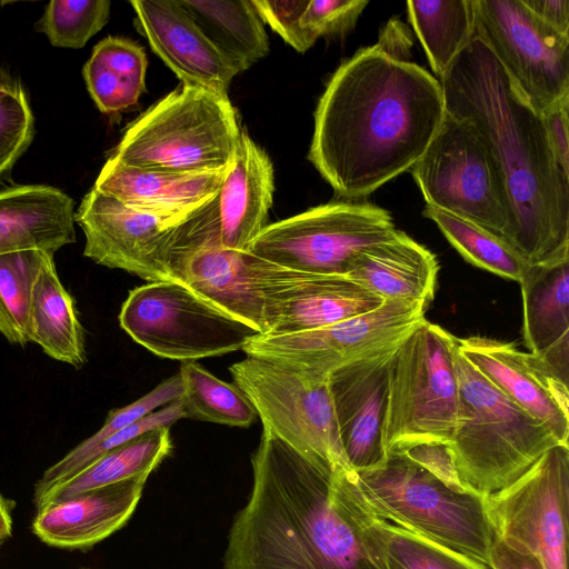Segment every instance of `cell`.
Here are the masks:
<instances>
[{"mask_svg":"<svg viewBox=\"0 0 569 569\" xmlns=\"http://www.w3.org/2000/svg\"><path fill=\"white\" fill-rule=\"evenodd\" d=\"M357 476L379 519L488 566L493 533L482 496L449 486L399 452Z\"/></svg>","mask_w":569,"mask_h":569,"instance_id":"obj_6","label":"cell"},{"mask_svg":"<svg viewBox=\"0 0 569 569\" xmlns=\"http://www.w3.org/2000/svg\"><path fill=\"white\" fill-rule=\"evenodd\" d=\"M390 212L362 201H333L267 224L248 251L308 273L346 276L365 249L390 238Z\"/></svg>","mask_w":569,"mask_h":569,"instance_id":"obj_10","label":"cell"},{"mask_svg":"<svg viewBox=\"0 0 569 569\" xmlns=\"http://www.w3.org/2000/svg\"><path fill=\"white\" fill-rule=\"evenodd\" d=\"M460 355L490 383L569 446L568 376L541 356L487 337L457 338Z\"/></svg>","mask_w":569,"mask_h":569,"instance_id":"obj_16","label":"cell"},{"mask_svg":"<svg viewBox=\"0 0 569 569\" xmlns=\"http://www.w3.org/2000/svg\"><path fill=\"white\" fill-rule=\"evenodd\" d=\"M483 502L495 538L536 556L546 569H567L569 446L552 447Z\"/></svg>","mask_w":569,"mask_h":569,"instance_id":"obj_13","label":"cell"},{"mask_svg":"<svg viewBox=\"0 0 569 569\" xmlns=\"http://www.w3.org/2000/svg\"><path fill=\"white\" fill-rule=\"evenodd\" d=\"M378 528L387 569H490L463 553L381 519Z\"/></svg>","mask_w":569,"mask_h":569,"instance_id":"obj_36","label":"cell"},{"mask_svg":"<svg viewBox=\"0 0 569 569\" xmlns=\"http://www.w3.org/2000/svg\"><path fill=\"white\" fill-rule=\"evenodd\" d=\"M410 171L426 206L450 212L502 239L508 222L505 194L485 144L466 120L446 112Z\"/></svg>","mask_w":569,"mask_h":569,"instance_id":"obj_11","label":"cell"},{"mask_svg":"<svg viewBox=\"0 0 569 569\" xmlns=\"http://www.w3.org/2000/svg\"><path fill=\"white\" fill-rule=\"evenodd\" d=\"M383 302L347 276L301 272L271 262L262 335L319 329L370 312Z\"/></svg>","mask_w":569,"mask_h":569,"instance_id":"obj_17","label":"cell"},{"mask_svg":"<svg viewBox=\"0 0 569 569\" xmlns=\"http://www.w3.org/2000/svg\"><path fill=\"white\" fill-rule=\"evenodd\" d=\"M475 34L540 114L569 100V36L541 22L521 0H473Z\"/></svg>","mask_w":569,"mask_h":569,"instance_id":"obj_14","label":"cell"},{"mask_svg":"<svg viewBox=\"0 0 569 569\" xmlns=\"http://www.w3.org/2000/svg\"><path fill=\"white\" fill-rule=\"evenodd\" d=\"M148 478L142 476L47 502L36 509L31 530L50 547L87 551L128 523Z\"/></svg>","mask_w":569,"mask_h":569,"instance_id":"obj_20","label":"cell"},{"mask_svg":"<svg viewBox=\"0 0 569 569\" xmlns=\"http://www.w3.org/2000/svg\"><path fill=\"white\" fill-rule=\"evenodd\" d=\"M12 505L0 493V540H4L12 532Z\"/></svg>","mask_w":569,"mask_h":569,"instance_id":"obj_46","label":"cell"},{"mask_svg":"<svg viewBox=\"0 0 569 569\" xmlns=\"http://www.w3.org/2000/svg\"><path fill=\"white\" fill-rule=\"evenodd\" d=\"M228 168L171 173L128 167L109 157L92 188L137 211L184 218L218 196Z\"/></svg>","mask_w":569,"mask_h":569,"instance_id":"obj_22","label":"cell"},{"mask_svg":"<svg viewBox=\"0 0 569 569\" xmlns=\"http://www.w3.org/2000/svg\"><path fill=\"white\" fill-rule=\"evenodd\" d=\"M110 8L109 0H52L34 30L43 33L53 47L79 49L108 23Z\"/></svg>","mask_w":569,"mask_h":569,"instance_id":"obj_37","label":"cell"},{"mask_svg":"<svg viewBox=\"0 0 569 569\" xmlns=\"http://www.w3.org/2000/svg\"><path fill=\"white\" fill-rule=\"evenodd\" d=\"M440 81L376 44L329 79L315 111L308 158L335 192L362 199L423 156L445 118Z\"/></svg>","mask_w":569,"mask_h":569,"instance_id":"obj_2","label":"cell"},{"mask_svg":"<svg viewBox=\"0 0 569 569\" xmlns=\"http://www.w3.org/2000/svg\"><path fill=\"white\" fill-rule=\"evenodd\" d=\"M432 220L451 246L473 266L519 282L526 264L500 238L450 212L426 206Z\"/></svg>","mask_w":569,"mask_h":569,"instance_id":"obj_33","label":"cell"},{"mask_svg":"<svg viewBox=\"0 0 569 569\" xmlns=\"http://www.w3.org/2000/svg\"><path fill=\"white\" fill-rule=\"evenodd\" d=\"M270 262L249 251L224 248L219 238L199 247L182 263L174 281L253 328L264 332V286Z\"/></svg>","mask_w":569,"mask_h":569,"instance_id":"obj_21","label":"cell"},{"mask_svg":"<svg viewBox=\"0 0 569 569\" xmlns=\"http://www.w3.org/2000/svg\"><path fill=\"white\" fill-rule=\"evenodd\" d=\"M53 254L44 252L33 284L28 340L50 358L81 369L87 361L86 333L76 301L58 276Z\"/></svg>","mask_w":569,"mask_h":569,"instance_id":"obj_26","label":"cell"},{"mask_svg":"<svg viewBox=\"0 0 569 569\" xmlns=\"http://www.w3.org/2000/svg\"><path fill=\"white\" fill-rule=\"evenodd\" d=\"M456 343L457 337L425 318L396 349L382 423L387 457L449 442L459 411Z\"/></svg>","mask_w":569,"mask_h":569,"instance_id":"obj_7","label":"cell"},{"mask_svg":"<svg viewBox=\"0 0 569 569\" xmlns=\"http://www.w3.org/2000/svg\"><path fill=\"white\" fill-rule=\"evenodd\" d=\"M148 60L131 40L102 39L82 69L92 100L101 112L112 113L136 104L146 90Z\"/></svg>","mask_w":569,"mask_h":569,"instance_id":"obj_30","label":"cell"},{"mask_svg":"<svg viewBox=\"0 0 569 569\" xmlns=\"http://www.w3.org/2000/svg\"><path fill=\"white\" fill-rule=\"evenodd\" d=\"M229 370L263 429L310 458L350 467L339 436L329 376L248 355Z\"/></svg>","mask_w":569,"mask_h":569,"instance_id":"obj_9","label":"cell"},{"mask_svg":"<svg viewBox=\"0 0 569 569\" xmlns=\"http://www.w3.org/2000/svg\"><path fill=\"white\" fill-rule=\"evenodd\" d=\"M182 418H186V415L179 398L178 400L111 435L88 450L74 451L71 449L60 460L46 469L42 476L37 480L33 489V505L37 506L51 487L78 473L102 455L138 438L143 433L159 428L170 427Z\"/></svg>","mask_w":569,"mask_h":569,"instance_id":"obj_35","label":"cell"},{"mask_svg":"<svg viewBox=\"0 0 569 569\" xmlns=\"http://www.w3.org/2000/svg\"><path fill=\"white\" fill-rule=\"evenodd\" d=\"M459 411L447 443L459 483L486 497L520 478L549 449L561 445L478 372L458 351ZM567 446V445H566Z\"/></svg>","mask_w":569,"mask_h":569,"instance_id":"obj_4","label":"cell"},{"mask_svg":"<svg viewBox=\"0 0 569 569\" xmlns=\"http://www.w3.org/2000/svg\"><path fill=\"white\" fill-rule=\"evenodd\" d=\"M79 569H98V568H91V567L81 566Z\"/></svg>","mask_w":569,"mask_h":569,"instance_id":"obj_47","label":"cell"},{"mask_svg":"<svg viewBox=\"0 0 569 569\" xmlns=\"http://www.w3.org/2000/svg\"><path fill=\"white\" fill-rule=\"evenodd\" d=\"M46 251L28 249L0 254V333L11 345L24 347L29 342L32 289Z\"/></svg>","mask_w":569,"mask_h":569,"instance_id":"obj_34","label":"cell"},{"mask_svg":"<svg viewBox=\"0 0 569 569\" xmlns=\"http://www.w3.org/2000/svg\"><path fill=\"white\" fill-rule=\"evenodd\" d=\"M367 4L365 0H309L300 22L316 40L342 36L356 26Z\"/></svg>","mask_w":569,"mask_h":569,"instance_id":"obj_40","label":"cell"},{"mask_svg":"<svg viewBox=\"0 0 569 569\" xmlns=\"http://www.w3.org/2000/svg\"><path fill=\"white\" fill-rule=\"evenodd\" d=\"M436 256L400 230L362 250L346 276L382 300L429 305L437 284Z\"/></svg>","mask_w":569,"mask_h":569,"instance_id":"obj_25","label":"cell"},{"mask_svg":"<svg viewBox=\"0 0 569 569\" xmlns=\"http://www.w3.org/2000/svg\"><path fill=\"white\" fill-rule=\"evenodd\" d=\"M541 116L555 158L569 176V100L558 103Z\"/></svg>","mask_w":569,"mask_h":569,"instance_id":"obj_42","label":"cell"},{"mask_svg":"<svg viewBox=\"0 0 569 569\" xmlns=\"http://www.w3.org/2000/svg\"><path fill=\"white\" fill-rule=\"evenodd\" d=\"M427 305L385 300L377 309L319 329L289 335H256L248 356L280 361L319 376L401 342L422 321Z\"/></svg>","mask_w":569,"mask_h":569,"instance_id":"obj_15","label":"cell"},{"mask_svg":"<svg viewBox=\"0 0 569 569\" xmlns=\"http://www.w3.org/2000/svg\"><path fill=\"white\" fill-rule=\"evenodd\" d=\"M240 134L228 94L182 84L132 121L110 157L143 170L216 171L232 163Z\"/></svg>","mask_w":569,"mask_h":569,"instance_id":"obj_5","label":"cell"},{"mask_svg":"<svg viewBox=\"0 0 569 569\" xmlns=\"http://www.w3.org/2000/svg\"><path fill=\"white\" fill-rule=\"evenodd\" d=\"M376 46L393 59L410 61L412 38L407 26L397 19L383 26Z\"/></svg>","mask_w":569,"mask_h":569,"instance_id":"obj_43","label":"cell"},{"mask_svg":"<svg viewBox=\"0 0 569 569\" xmlns=\"http://www.w3.org/2000/svg\"><path fill=\"white\" fill-rule=\"evenodd\" d=\"M239 72L269 53L264 23L251 0H178Z\"/></svg>","mask_w":569,"mask_h":569,"instance_id":"obj_28","label":"cell"},{"mask_svg":"<svg viewBox=\"0 0 569 569\" xmlns=\"http://www.w3.org/2000/svg\"><path fill=\"white\" fill-rule=\"evenodd\" d=\"M119 323L150 352L182 362L242 350L259 335L174 280L153 281L130 290L121 306Z\"/></svg>","mask_w":569,"mask_h":569,"instance_id":"obj_8","label":"cell"},{"mask_svg":"<svg viewBox=\"0 0 569 569\" xmlns=\"http://www.w3.org/2000/svg\"><path fill=\"white\" fill-rule=\"evenodd\" d=\"M34 133V117L22 86L0 80V180L27 151Z\"/></svg>","mask_w":569,"mask_h":569,"instance_id":"obj_38","label":"cell"},{"mask_svg":"<svg viewBox=\"0 0 569 569\" xmlns=\"http://www.w3.org/2000/svg\"><path fill=\"white\" fill-rule=\"evenodd\" d=\"M541 22L569 36V0H521Z\"/></svg>","mask_w":569,"mask_h":569,"instance_id":"obj_44","label":"cell"},{"mask_svg":"<svg viewBox=\"0 0 569 569\" xmlns=\"http://www.w3.org/2000/svg\"><path fill=\"white\" fill-rule=\"evenodd\" d=\"M199 211L184 218L154 216L92 188L74 212V222L84 234V257L153 282L170 280V271L197 226Z\"/></svg>","mask_w":569,"mask_h":569,"instance_id":"obj_12","label":"cell"},{"mask_svg":"<svg viewBox=\"0 0 569 569\" xmlns=\"http://www.w3.org/2000/svg\"><path fill=\"white\" fill-rule=\"evenodd\" d=\"M74 201L48 184L0 190V254L41 249L56 252L76 242Z\"/></svg>","mask_w":569,"mask_h":569,"instance_id":"obj_24","label":"cell"},{"mask_svg":"<svg viewBox=\"0 0 569 569\" xmlns=\"http://www.w3.org/2000/svg\"><path fill=\"white\" fill-rule=\"evenodd\" d=\"M400 345L371 352L329 373L341 445L350 467L356 471L385 463L382 442L389 368Z\"/></svg>","mask_w":569,"mask_h":569,"instance_id":"obj_18","label":"cell"},{"mask_svg":"<svg viewBox=\"0 0 569 569\" xmlns=\"http://www.w3.org/2000/svg\"><path fill=\"white\" fill-rule=\"evenodd\" d=\"M251 2L262 22L270 26L298 52H306L317 41L300 22L309 0H251Z\"/></svg>","mask_w":569,"mask_h":569,"instance_id":"obj_41","label":"cell"},{"mask_svg":"<svg viewBox=\"0 0 569 569\" xmlns=\"http://www.w3.org/2000/svg\"><path fill=\"white\" fill-rule=\"evenodd\" d=\"M488 567L490 569H546L536 556L519 552L495 537Z\"/></svg>","mask_w":569,"mask_h":569,"instance_id":"obj_45","label":"cell"},{"mask_svg":"<svg viewBox=\"0 0 569 569\" xmlns=\"http://www.w3.org/2000/svg\"><path fill=\"white\" fill-rule=\"evenodd\" d=\"M439 81L446 112L473 127L493 163L508 211L502 240L528 266L569 260V176L542 116L476 34Z\"/></svg>","mask_w":569,"mask_h":569,"instance_id":"obj_3","label":"cell"},{"mask_svg":"<svg viewBox=\"0 0 569 569\" xmlns=\"http://www.w3.org/2000/svg\"><path fill=\"white\" fill-rule=\"evenodd\" d=\"M179 376L186 418L241 428L256 421L252 403L234 383L220 380L196 361L182 362Z\"/></svg>","mask_w":569,"mask_h":569,"instance_id":"obj_32","label":"cell"},{"mask_svg":"<svg viewBox=\"0 0 569 569\" xmlns=\"http://www.w3.org/2000/svg\"><path fill=\"white\" fill-rule=\"evenodd\" d=\"M2 542H3V541H2V540H0V547H1Z\"/></svg>","mask_w":569,"mask_h":569,"instance_id":"obj_48","label":"cell"},{"mask_svg":"<svg viewBox=\"0 0 569 569\" xmlns=\"http://www.w3.org/2000/svg\"><path fill=\"white\" fill-rule=\"evenodd\" d=\"M182 386L179 373L163 380L138 400L122 408L109 411L102 427L72 450H88L119 430L137 422L161 406H167L181 397Z\"/></svg>","mask_w":569,"mask_h":569,"instance_id":"obj_39","label":"cell"},{"mask_svg":"<svg viewBox=\"0 0 569 569\" xmlns=\"http://www.w3.org/2000/svg\"><path fill=\"white\" fill-rule=\"evenodd\" d=\"M519 283L529 352L542 356L569 345V260L526 266Z\"/></svg>","mask_w":569,"mask_h":569,"instance_id":"obj_27","label":"cell"},{"mask_svg":"<svg viewBox=\"0 0 569 569\" xmlns=\"http://www.w3.org/2000/svg\"><path fill=\"white\" fill-rule=\"evenodd\" d=\"M409 21L439 79L475 34L473 0L407 1Z\"/></svg>","mask_w":569,"mask_h":569,"instance_id":"obj_31","label":"cell"},{"mask_svg":"<svg viewBox=\"0 0 569 569\" xmlns=\"http://www.w3.org/2000/svg\"><path fill=\"white\" fill-rule=\"evenodd\" d=\"M251 467L222 569H387L380 519L351 467L310 458L266 429Z\"/></svg>","mask_w":569,"mask_h":569,"instance_id":"obj_1","label":"cell"},{"mask_svg":"<svg viewBox=\"0 0 569 569\" xmlns=\"http://www.w3.org/2000/svg\"><path fill=\"white\" fill-rule=\"evenodd\" d=\"M169 428L149 431L102 455L78 473L51 487L34 508L92 489L149 477L172 451Z\"/></svg>","mask_w":569,"mask_h":569,"instance_id":"obj_29","label":"cell"},{"mask_svg":"<svg viewBox=\"0 0 569 569\" xmlns=\"http://www.w3.org/2000/svg\"><path fill=\"white\" fill-rule=\"evenodd\" d=\"M130 4L136 13L137 31L183 86L228 94L239 71L204 36L178 0H134Z\"/></svg>","mask_w":569,"mask_h":569,"instance_id":"obj_19","label":"cell"},{"mask_svg":"<svg viewBox=\"0 0 569 569\" xmlns=\"http://www.w3.org/2000/svg\"><path fill=\"white\" fill-rule=\"evenodd\" d=\"M274 191L270 158L241 131L237 152L218 193L219 241L228 249L248 251L266 227Z\"/></svg>","mask_w":569,"mask_h":569,"instance_id":"obj_23","label":"cell"}]
</instances>
